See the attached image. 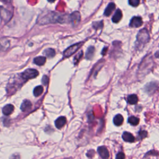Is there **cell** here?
<instances>
[{"instance_id":"cell-1","label":"cell","mask_w":159,"mask_h":159,"mask_svg":"<svg viewBox=\"0 0 159 159\" xmlns=\"http://www.w3.org/2000/svg\"><path fill=\"white\" fill-rule=\"evenodd\" d=\"M71 22L70 15L69 16L65 15H61L55 12H52L49 14H47L41 19V24H48V23H67Z\"/></svg>"},{"instance_id":"cell-25","label":"cell","mask_w":159,"mask_h":159,"mask_svg":"<svg viewBox=\"0 0 159 159\" xmlns=\"http://www.w3.org/2000/svg\"><path fill=\"white\" fill-rule=\"evenodd\" d=\"M49 78L48 76H46V75L43 76L42 79V82L43 85H47V84L49 83Z\"/></svg>"},{"instance_id":"cell-28","label":"cell","mask_w":159,"mask_h":159,"mask_svg":"<svg viewBox=\"0 0 159 159\" xmlns=\"http://www.w3.org/2000/svg\"><path fill=\"white\" fill-rule=\"evenodd\" d=\"M106 50H107V48H104V49H103V52H102V54H103V55H104V52H105V54Z\"/></svg>"},{"instance_id":"cell-24","label":"cell","mask_w":159,"mask_h":159,"mask_svg":"<svg viewBox=\"0 0 159 159\" xmlns=\"http://www.w3.org/2000/svg\"><path fill=\"white\" fill-rule=\"evenodd\" d=\"M139 136L141 139L145 138L147 136V132L145 131H140L139 132Z\"/></svg>"},{"instance_id":"cell-11","label":"cell","mask_w":159,"mask_h":159,"mask_svg":"<svg viewBox=\"0 0 159 159\" xmlns=\"http://www.w3.org/2000/svg\"><path fill=\"white\" fill-rule=\"evenodd\" d=\"M70 18L71 22L74 24L76 25L80 21V14L78 11L73 12L72 14H70Z\"/></svg>"},{"instance_id":"cell-29","label":"cell","mask_w":159,"mask_h":159,"mask_svg":"<svg viewBox=\"0 0 159 159\" xmlns=\"http://www.w3.org/2000/svg\"><path fill=\"white\" fill-rule=\"evenodd\" d=\"M47 1H48L50 3H53V2H54L55 1V0H47Z\"/></svg>"},{"instance_id":"cell-10","label":"cell","mask_w":159,"mask_h":159,"mask_svg":"<svg viewBox=\"0 0 159 159\" xmlns=\"http://www.w3.org/2000/svg\"><path fill=\"white\" fill-rule=\"evenodd\" d=\"M14 109V106L10 104L4 106L2 109V111H3V113L5 116H9L13 112Z\"/></svg>"},{"instance_id":"cell-18","label":"cell","mask_w":159,"mask_h":159,"mask_svg":"<svg viewBox=\"0 0 159 159\" xmlns=\"http://www.w3.org/2000/svg\"><path fill=\"white\" fill-rule=\"evenodd\" d=\"M94 48L93 46L89 47L87 51V53H86V59L88 60L92 59L94 56Z\"/></svg>"},{"instance_id":"cell-5","label":"cell","mask_w":159,"mask_h":159,"mask_svg":"<svg viewBox=\"0 0 159 159\" xmlns=\"http://www.w3.org/2000/svg\"><path fill=\"white\" fill-rule=\"evenodd\" d=\"M98 152L100 156L103 159H108L109 157V153L108 149L105 146H101L98 148Z\"/></svg>"},{"instance_id":"cell-21","label":"cell","mask_w":159,"mask_h":159,"mask_svg":"<svg viewBox=\"0 0 159 159\" xmlns=\"http://www.w3.org/2000/svg\"><path fill=\"white\" fill-rule=\"evenodd\" d=\"M128 122L132 126H137L139 123V119L135 116H131L128 119Z\"/></svg>"},{"instance_id":"cell-19","label":"cell","mask_w":159,"mask_h":159,"mask_svg":"<svg viewBox=\"0 0 159 159\" xmlns=\"http://www.w3.org/2000/svg\"><path fill=\"white\" fill-rule=\"evenodd\" d=\"M44 92V88L42 86H37L34 89V95L36 97L39 96Z\"/></svg>"},{"instance_id":"cell-15","label":"cell","mask_w":159,"mask_h":159,"mask_svg":"<svg viewBox=\"0 0 159 159\" xmlns=\"http://www.w3.org/2000/svg\"><path fill=\"white\" fill-rule=\"evenodd\" d=\"M127 103L130 105H136L138 102V97L136 95V94H131V95L128 96L127 97Z\"/></svg>"},{"instance_id":"cell-27","label":"cell","mask_w":159,"mask_h":159,"mask_svg":"<svg viewBox=\"0 0 159 159\" xmlns=\"http://www.w3.org/2000/svg\"><path fill=\"white\" fill-rule=\"evenodd\" d=\"M89 154V156H88V157H92L93 156H94V152L93 150H90V151H88V152Z\"/></svg>"},{"instance_id":"cell-2","label":"cell","mask_w":159,"mask_h":159,"mask_svg":"<svg viewBox=\"0 0 159 159\" xmlns=\"http://www.w3.org/2000/svg\"><path fill=\"white\" fill-rule=\"evenodd\" d=\"M149 40V34L147 29L141 30L137 36V46L138 47L144 45Z\"/></svg>"},{"instance_id":"cell-22","label":"cell","mask_w":159,"mask_h":159,"mask_svg":"<svg viewBox=\"0 0 159 159\" xmlns=\"http://www.w3.org/2000/svg\"><path fill=\"white\" fill-rule=\"evenodd\" d=\"M82 56H83V52H80V53H78L76 55L75 57L74 58V63L75 65H76V64L78 63V62L80 61V60L81 59Z\"/></svg>"},{"instance_id":"cell-30","label":"cell","mask_w":159,"mask_h":159,"mask_svg":"<svg viewBox=\"0 0 159 159\" xmlns=\"http://www.w3.org/2000/svg\"><path fill=\"white\" fill-rule=\"evenodd\" d=\"M66 159H72V158H66Z\"/></svg>"},{"instance_id":"cell-6","label":"cell","mask_w":159,"mask_h":159,"mask_svg":"<svg viewBox=\"0 0 159 159\" xmlns=\"http://www.w3.org/2000/svg\"><path fill=\"white\" fill-rule=\"evenodd\" d=\"M143 24V21L140 17H134L131 20L129 25L132 28H139Z\"/></svg>"},{"instance_id":"cell-13","label":"cell","mask_w":159,"mask_h":159,"mask_svg":"<svg viewBox=\"0 0 159 159\" xmlns=\"http://www.w3.org/2000/svg\"><path fill=\"white\" fill-rule=\"evenodd\" d=\"M32 103L28 100H25L21 105V109L22 111H26L31 108Z\"/></svg>"},{"instance_id":"cell-9","label":"cell","mask_w":159,"mask_h":159,"mask_svg":"<svg viewBox=\"0 0 159 159\" xmlns=\"http://www.w3.org/2000/svg\"><path fill=\"white\" fill-rule=\"evenodd\" d=\"M66 123H67L66 118L64 116H61L56 119V121L55 122V126H56L57 129H61L65 125Z\"/></svg>"},{"instance_id":"cell-16","label":"cell","mask_w":159,"mask_h":159,"mask_svg":"<svg viewBox=\"0 0 159 159\" xmlns=\"http://www.w3.org/2000/svg\"><path fill=\"white\" fill-rule=\"evenodd\" d=\"M113 122L116 126H119L122 125V124L124 122V118L121 114H117L115 116V117L113 119Z\"/></svg>"},{"instance_id":"cell-4","label":"cell","mask_w":159,"mask_h":159,"mask_svg":"<svg viewBox=\"0 0 159 159\" xmlns=\"http://www.w3.org/2000/svg\"><path fill=\"white\" fill-rule=\"evenodd\" d=\"M82 44L83 43L80 42V43H77V44H75L74 45L69 47L68 49H67L65 51H64L63 56L65 57H68L71 56V55L75 54L76 52L80 49V47L82 45Z\"/></svg>"},{"instance_id":"cell-17","label":"cell","mask_w":159,"mask_h":159,"mask_svg":"<svg viewBox=\"0 0 159 159\" xmlns=\"http://www.w3.org/2000/svg\"><path fill=\"white\" fill-rule=\"evenodd\" d=\"M45 62H46V58L45 57H42V56L37 57L34 59V63L36 64L37 65H39V66H42L43 65H44Z\"/></svg>"},{"instance_id":"cell-14","label":"cell","mask_w":159,"mask_h":159,"mask_svg":"<svg viewBox=\"0 0 159 159\" xmlns=\"http://www.w3.org/2000/svg\"><path fill=\"white\" fill-rule=\"evenodd\" d=\"M116 8V6H115V4L113 3H110L109 5H108V6L106 7V10H105V15L106 16H109L111 14V13H112L113 11Z\"/></svg>"},{"instance_id":"cell-3","label":"cell","mask_w":159,"mask_h":159,"mask_svg":"<svg viewBox=\"0 0 159 159\" xmlns=\"http://www.w3.org/2000/svg\"><path fill=\"white\" fill-rule=\"evenodd\" d=\"M39 75V72L36 69H32V68H29V69L25 70L24 72L22 73L21 75L23 79L26 81L29 79H32L36 78V76Z\"/></svg>"},{"instance_id":"cell-20","label":"cell","mask_w":159,"mask_h":159,"mask_svg":"<svg viewBox=\"0 0 159 159\" xmlns=\"http://www.w3.org/2000/svg\"><path fill=\"white\" fill-rule=\"evenodd\" d=\"M44 54L45 55V56L49 58H52L55 56V51L53 49H47L44 50Z\"/></svg>"},{"instance_id":"cell-8","label":"cell","mask_w":159,"mask_h":159,"mask_svg":"<svg viewBox=\"0 0 159 159\" xmlns=\"http://www.w3.org/2000/svg\"><path fill=\"white\" fill-rule=\"evenodd\" d=\"M123 139L127 142H134L135 141V137H134L131 133L128 132H124L122 136Z\"/></svg>"},{"instance_id":"cell-23","label":"cell","mask_w":159,"mask_h":159,"mask_svg":"<svg viewBox=\"0 0 159 159\" xmlns=\"http://www.w3.org/2000/svg\"><path fill=\"white\" fill-rule=\"evenodd\" d=\"M129 3L132 6L136 7L139 5L140 0H129Z\"/></svg>"},{"instance_id":"cell-7","label":"cell","mask_w":159,"mask_h":159,"mask_svg":"<svg viewBox=\"0 0 159 159\" xmlns=\"http://www.w3.org/2000/svg\"><path fill=\"white\" fill-rule=\"evenodd\" d=\"M157 88V83L151 82V83H148L147 85H146L144 89H145V92H147L149 94H152L156 92Z\"/></svg>"},{"instance_id":"cell-12","label":"cell","mask_w":159,"mask_h":159,"mask_svg":"<svg viewBox=\"0 0 159 159\" xmlns=\"http://www.w3.org/2000/svg\"><path fill=\"white\" fill-rule=\"evenodd\" d=\"M122 17H123V13H122L121 11L119 9L117 10L116 11L115 13L112 18L113 22L115 23H118V22H119L120 20L121 19Z\"/></svg>"},{"instance_id":"cell-26","label":"cell","mask_w":159,"mask_h":159,"mask_svg":"<svg viewBox=\"0 0 159 159\" xmlns=\"http://www.w3.org/2000/svg\"><path fill=\"white\" fill-rule=\"evenodd\" d=\"M116 159H125V155L123 152H119L117 154Z\"/></svg>"}]
</instances>
